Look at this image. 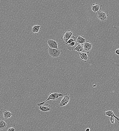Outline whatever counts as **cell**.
<instances>
[{"label": "cell", "instance_id": "21", "mask_svg": "<svg viewBox=\"0 0 119 131\" xmlns=\"http://www.w3.org/2000/svg\"><path fill=\"white\" fill-rule=\"evenodd\" d=\"M114 53H116V54L119 55V49H117L114 52Z\"/></svg>", "mask_w": 119, "mask_h": 131}, {"label": "cell", "instance_id": "10", "mask_svg": "<svg viewBox=\"0 0 119 131\" xmlns=\"http://www.w3.org/2000/svg\"><path fill=\"white\" fill-rule=\"evenodd\" d=\"M104 115L105 116L109 117H113L115 118L116 119L117 123H119V118L117 117L114 113L113 111H105L104 112Z\"/></svg>", "mask_w": 119, "mask_h": 131}, {"label": "cell", "instance_id": "14", "mask_svg": "<svg viewBox=\"0 0 119 131\" xmlns=\"http://www.w3.org/2000/svg\"><path fill=\"white\" fill-rule=\"evenodd\" d=\"M78 44L76 43V41L73 42L70 44H67V49L70 51H73L77 46Z\"/></svg>", "mask_w": 119, "mask_h": 131}, {"label": "cell", "instance_id": "17", "mask_svg": "<svg viewBox=\"0 0 119 131\" xmlns=\"http://www.w3.org/2000/svg\"><path fill=\"white\" fill-rule=\"evenodd\" d=\"M7 125L5 121L0 119V129L2 130L5 129L6 128Z\"/></svg>", "mask_w": 119, "mask_h": 131}, {"label": "cell", "instance_id": "19", "mask_svg": "<svg viewBox=\"0 0 119 131\" xmlns=\"http://www.w3.org/2000/svg\"><path fill=\"white\" fill-rule=\"evenodd\" d=\"M110 123L113 124H114L115 123L114 118L113 117H110Z\"/></svg>", "mask_w": 119, "mask_h": 131}, {"label": "cell", "instance_id": "15", "mask_svg": "<svg viewBox=\"0 0 119 131\" xmlns=\"http://www.w3.org/2000/svg\"><path fill=\"white\" fill-rule=\"evenodd\" d=\"M86 41V39L84 38L83 36H77L76 37V42L78 44H84Z\"/></svg>", "mask_w": 119, "mask_h": 131}, {"label": "cell", "instance_id": "2", "mask_svg": "<svg viewBox=\"0 0 119 131\" xmlns=\"http://www.w3.org/2000/svg\"><path fill=\"white\" fill-rule=\"evenodd\" d=\"M62 52L61 50L59 48L52 49L50 48L49 46L48 47V53L52 58L59 57L60 56Z\"/></svg>", "mask_w": 119, "mask_h": 131}, {"label": "cell", "instance_id": "6", "mask_svg": "<svg viewBox=\"0 0 119 131\" xmlns=\"http://www.w3.org/2000/svg\"><path fill=\"white\" fill-rule=\"evenodd\" d=\"M73 35V33L70 30H67L63 34L61 39L64 43H66Z\"/></svg>", "mask_w": 119, "mask_h": 131}, {"label": "cell", "instance_id": "20", "mask_svg": "<svg viewBox=\"0 0 119 131\" xmlns=\"http://www.w3.org/2000/svg\"><path fill=\"white\" fill-rule=\"evenodd\" d=\"M15 129L13 127H11L8 129L7 131H15Z\"/></svg>", "mask_w": 119, "mask_h": 131}, {"label": "cell", "instance_id": "11", "mask_svg": "<svg viewBox=\"0 0 119 131\" xmlns=\"http://www.w3.org/2000/svg\"><path fill=\"white\" fill-rule=\"evenodd\" d=\"M102 5L96 3L93 4L92 5L91 10L94 12H96L101 11Z\"/></svg>", "mask_w": 119, "mask_h": 131}, {"label": "cell", "instance_id": "8", "mask_svg": "<svg viewBox=\"0 0 119 131\" xmlns=\"http://www.w3.org/2000/svg\"><path fill=\"white\" fill-rule=\"evenodd\" d=\"M92 44L91 42L86 41L84 44L83 48L84 51L87 53L90 52L92 48Z\"/></svg>", "mask_w": 119, "mask_h": 131}, {"label": "cell", "instance_id": "7", "mask_svg": "<svg viewBox=\"0 0 119 131\" xmlns=\"http://www.w3.org/2000/svg\"><path fill=\"white\" fill-rule=\"evenodd\" d=\"M46 43H47L50 48L52 49H58L57 42L55 40L49 39H46Z\"/></svg>", "mask_w": 119, "mask_h": 131}, {"label": "cell", "instance_id": "9", "mask_svg": "<svg viewBox=\"0 0 119 131\" xmlns=\"http://www.w3.org/2000/svg\"><path fill=\"white\" fill-rule=\"evenodd\" d=\"M41 29L40 26L35 25L32 27L31 32L32 33H35L36 35H38L40 33Z\"/></svg>", "mask_w": 119, "mask_h": 131}, {"label": "cell", "instance_id": "13", "mask_svg": "<svg viewBox=\"0 0 119 131\" xmlns=\"http://www.w3.org/2000/svg\"><path fill=\"white\" fill-rule=\"evenodd\" d=\"M39 107V110L41 111L44 112H49L51 110V109L50 107V105L49 104H44L43 105Z\"/></svg>", "mask_w": 119, "mask_h": 131}, {"label": "cell", "instance_id": "4", "mask_svg": "<svg viewBox=\"0 0 119 131\" xmlns=\"http://www.w3.org/2000/svg\"><path fill=\"white\" fill-rule=\"evenodd\" d=\"M71 97L69 94H65L64 95L63 98L59 103V106L60 107H64L70 102Z\"/></svg>", "mask_w": 119, "mask_h": 131}, {"label": "cell", "instance_id": "3", "mask_svg": "<svg viewBox=\"0 0 119 131\" xmlns=\"http://www.w3.org/2000/svg\"><path fill=\"white\" fill-rule=\"evenodd\" d=\"M96 16L101 21L105 22L108 19L107 17L109 14L108 11H100L96 13Z\"/></svg>", "mask_w": 119, "mask_h": 131}, {"label": "cell", "instance_id": "24", "mask_svg": "<svg viewBox=\"0 0 119 131\" xmlns=\"http://www.w3.org/2000/svg\"></svg>", "mask_w": 119, "mask_h": 131}, {"label": "cell", "instance_id": "23", "mask_svg": "<svg viewBox=\"0 0 119 131\" xmlns=\"http://www.w3.org/2000/svg\"><path fill=\"white\" fill-rule=\"evenodd\" d=\"M96 85H94L93 86V87H96Z\"/></svg>", "mask_w": 119, "mask_h": 131}, {"label": "cell", "instance_id": "1", "mask_svg": "<svg viewBox=\"0 0 119 131\" xmlns=\"http://www.w3.org/2000/svg\"><path fill=\"white\" fill-rule=\"evenodd\" d=\"M63 95L64 94L62 93H50L48 95V97L47 99L43 102L37 103V105L38 107H40L41 106L44 104L47 101L49 100H50L53 101L57 100L59 97L63 96Z\"/></svg>", "mask_w": 119, "mask_h": 131}, {"label": "cell", "instance_id": "18", "mask_svg": "<svg viewBox=\"0 0 119 131\" xmlns=\"http://www.w3.org/2000/svg\"><path fill=\"white\" fill-rule=\"evenodd\" d=\"M76 41V37L75 36H71L69 40L66 43V44H67Z\"/></svg>", "mask_w": 119, "mask_h": 131}, {"label": "cell", "instance_id": "22", "mask_svg": "<svg viewBox=\"0 0 119 131\" xmlns=\"http://www.w3.org/2000/svg\"><path fill=\"white\" fill-rule=\"evenodd\" d=\"M90 129L89 128H87L86 129V131H90Z\"/></svg>", "mask_w": 119, "mask_h": 131}, {"label": "cell", "instance_id": "16", "mask_svg": "<svg viewBox=\"0 0 119 131\" xmlns=\"http://www.w3.org/2000/svg\"><path fill=\"white\" fill-rule=\"evenodd\" d=\"M83 46L84 44H79L74 50H75L76 53H80L81 52H84L85 51L84 49Z\"/></svg>", "mask_w": 119, "mask_h": 131}, {"label": "cell", "instance_id": "5", "mask_svg": "<svg viewBox=\"0 0 119 131\" xmlns=\"http://www.w3.org/2000/svg\"><path fill=\"white\" fill-rule=\"evenodd\" d=\"M0 113L3 116L4 119L6 120L8 118L11 119V117L13 114L7 108L2 109L0 111Z\"/></svg>", "mask_w": 119, "mask_h": 131}, {"label": "cell", "instance_id": "12", "mask_svg": "<svg viewBox=\"0 0 119 131\" xmlns=\"http://www.w3.org/2000/svg\"><path fill=\"white\" fill-rule=\"evenodd\" d=\"M80 59L85 62H87L90 59V58L88 56L87 53H79Z\"/></svg>", "mask_w": 119, "mask_h": 131}]
</instances>
